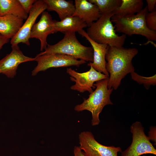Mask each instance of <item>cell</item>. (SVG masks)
<instances>
[{
    "instance_id": "cell-1",
    "label": "cell",
    "mask_w": 156,
    "mask_h": 156,
    "mask_svg": "<svg viewBox=\"0 0 156 156\" xmlns=\"http://www.w3.org/2000/svg\"><path fill=\"white\" fill-rule=\"evenodd\" d=\"M138 52L135 48L107 46L105 58L106 68L109 75L108 88L117 90L122 80L128 74L134 72L132 60Z\"/></svg>"
},
{
    "instance_id": "cell-2",
    "label": "cell",
    "mask_w": 156,
    "mask_h": 156,
    "mask_svg": "<svg viewBox=\"0 0 156 156\" xmlns=\"http://www.w3.org/2000/svg\"><path fill=\"white\" fill-rule=\"evenodd\" d=\"M108 78L97 81L94 86L96 89L90 94L88 98L84 99L81 104L76 105L75 111L80 112L85 110L90 112L92 114L91 124L98 125L100 122L99 115L104 107L107 105H113L110 99V95L113 89L108 88Z\"/></svg>"
},
{
    "instance_id": "cell-3",
    "label": "cell",
    "mask_w": 156,
    "mask_h": 156,
    "mask_svg": "<svg viewBox=\"0 0 156 156\" xmlns=\"http://www.w3.org/2000/svg\"><path fill=\"white\" fill-rule=\"evenodd\" d=\"M113 12L101 15L96 21L88 27L86 31L88 36L95 42L112 47H123L126 35L116 33L111 18Z\"/></svg>"
},
{
    "instance_id": "cell-4",
    "label": "cell",
    "mask_w": 156,
    "mask_h": 156,
    "mask_svg": "<svg viewBox=\"0 0 156 156\" xmlns=\"http://www.w3.org/2000/svg\"><path fill=\"white\" fill-rule=\"evenodd\" d=\"M146 6L138 13L122 17L113 15L111 18L114 24L116 32L122 33L126 35L134 34L144 37L148 43L156 41V31L149 29L147 27L145 17L148 12Z\"/></svg>"
},
{
    "instance_id": "cell-5",
    "label": "cell",
    "mask_w": 156,
    "mask_h": 156,
    "mask_svg": "<svg viewBox=\"0 0 156 156\" xmlns=\"http://www.w3.org/2000/svg\"><path fill=\"white\" fill-rule=\"evenodd\" d=\"M53 53L65 54L86 62H92L93 60L92 47H86L81 44L73 32L64 34L62 40L55 44H48L44 51L37 55Z\"/></svg>"
},
{
    "instance_id": "cell-6",
    "label": "cell",
    "mask_w": 156,
    "mask_h": 156,
    "mask_svg": "<svg viewBox=\"0 0 156 156\" xmlns=\"http://www.w3.org/2000/svg\"><path fill=\"white\" fill-rule=\"evenodd\" d=\"M130 131L132 134L131 143L121 152V156H140L147 154L156 155V149L145 134L141 122H134L130 127Z\"/></svg>"
},
{
    "instance_id": "cell-7",
    "label": "cell",
    "mask_w": 156,
    "mask_h": 156,
    "mask_svg": "<svg viewBox=\"0 0 156 156\" xmlns=\"http://www.w3.org/2000/svg\"><path fill=\"white\" fill-rule=\"evenodd\" d=\"M35 61L37 62V64L32 71L31 75L33 76L40 72L45 71L50 68L72 66L79 67L86 62L71 56L60 53L37 55L35 57Z\"/></svg>"
},
{
    "instance_id": "cell-8",
    "label": "cell",
    "mask_w": 156,
    "mask_h": 156,
    "mask_svg": "<svg viewBox=\"0 0 156 156\" xmlns=\"http://www.w3.org/2000/svg\"><path fill=\"white\" fill-rule=\"evenodd\" d=\"M79 147L86 156H118L120 147L107 146L98 142L90 131H84L79 135Z\"/></svg>"
},
{
    "instance_id": "cell-9",
    "label": "cell",
    "mask_w": 156,
    "mask_h": 156,
    "mask_svg": "<svg viewBox=\"0 0 156 156\" xmlns=\"http://www.w3.org/2000/svg\"><path fill=\"white\" fill-rule=\"evenodd\" d=\"M90 67L88 71L82 73L78 72L70 68H67L66 72L70 76V80L75 83L70 87L71 89L80 93L87 91L90 94L93 91L92 88H95L94 86V82L108 78L109 77L96 71L92 66Z\"/></svg>"
},
{
    "instance_id": "cell-10",
    "label": "cell",
    "mask_w": 156,
    "mask_h": 156,
    "mask_svg": "<svg viewBox=\"0 0 156 156\" xmlns=\"http://www.w3.org/2000/svg\"><path fill=\"white\" fill-rule=\"evenodd\" d=\"M47 9L43 0H36L33 5L29 15L16 35L11 39L12 46L18 45L21 43L29 46L30 34L38 16Z\"/></svg>"
},
{
    "instance_id": "cell-11",
    "label": "cell",
    "mask_w": 156,
    "mask_h": 156,
    "mask_svg": "<svg viewBox=\"0 0 156 156\" xmlns=\"http://www.w3.org/2000/svg\"><path fill=\"white\" fill-rule=\"evenodd\" d=\"M12 48L11 52L0 60V73L11 78L16 75V70L20 64L35 61V58L25 56L18 45L12 46Z\"/></svg>"
},
{
    "instance_id": "cell-12",
    "label": "cell",
    "mask_w": 156,
    "mask_h": 156,
    "mask_svg": "<svg viewBox=\"0 0 156 156\" xmlns=\"http://www.w3.org/2000/svg\"><path fill=\"white\" fill-rule=\"evenodd\" d=\"M53 20L51 15L45 11L42 13L39 21L33 26L30 34V38L39 39L40 42V50H45L48 44V36L54 33L53 25Z\"/></svg>"
},
{
    "instance_id": "cell-13",
    "label": "cell",
    "mask_w": 156,
    "mask_h": 156,
    "mask_svg": "<svg viewBox=\"0 0 156 156\" xmlns=\"http://www.w3.org/2000/svg\"><path fill=\"white\" fill-rule=\"evenodd\" d=\"M82 37H85L91 44L93 49V60L92 62L88 64L89 66H92L96 71L109 77V74L106 68L105 58L108 45L98 43L91 39L83 29L78 32Z\"/></svg>"
},
{
    "instance_id": "cell-14",
    "label": "cell",
    "mask_w": 156,
    "mask_h": 156,
    "mask_svg": "<svg viewBox=\"0 0 156 156\" xmlns=\"http://www.w3.org/2000/svg\"><path fill=\"white\" fill-rule=\"evenodd\" d=\"M75 11L72 16H77L85 22L88 27L97 20L101 15L95 4L86 0H75Z\"/></svg>"
},
{
    "instance_id": "cell-15",
    "label": "cell",
    "mask_w": 156,
    "mask_h": 156,
    "mask_svg": "<svg viewBox=\"0 0 156 156\" xmlns=\"http://www.w3.org/2000/svg\"><path fill=\"white\" fill-rule=\"evenodd\" d=\"M54 32H60L64 34L68 32H78L87 27L86 23L76 16H68L58 21L53 20Z\"/></svg>"
},
{
    "instance_id": "cell-16",
    "label": "cell",
    "mask_w": 156,
    "mask_h": 156,
    "mask_svg": "<svg viewBox=\"0 0 156 156\" xmlns=\"http://www.w3.org/2000/svg\"><path fill=\"white\" fill-rule=\"evenodd\" d=\"M24 20L11 15L0 16V34L10 39L18 32Z\"/></svg>"
},
{
    "instance_id": "cell-17",
    "label": "cell",
    "mask_w": 156,
    "mask_h": 156,
    "mask_svg": "<svg viewBox=\"0 0 156 156\" xmlns=\"http://www.w3.org/2000/svg\"><path fill=\"white\" fill-rule=\"evenodd\" d=\"M47 9L54 11L62 20L68 16H72L75 11V6L72 1L65 0H43Z\"/></svg>"
},
{
    "instance_id": "cell-18",
    "label": "cell",
    "mask_w": 156,
    "mask_h": 156,
    "mask_svg": "<svg viewBox=\"0 0 156 156\" xmlns=\"http://www.w3.org/2000/svg\"><path fill=\"white\" fill-rule=\"evenodd\" d=\"M28 14L18 0H0V16L11 15L26 20Z\"/></svg>"
},
{
    "instance_id": "cell-19",
    "label": "cell",
    "mask_w": 156,
    "mask_h": 156,
    "mask_svg": "<svg viewBox=\"0 0 156 156\" xmlns=\"http://www.w3.org/2000/svg\"><path fill=\"white\" fill-rule=\"evenodd\" d=\"M142 0H121L120 5L113 12L118 17L133 15L140 12L143 8Z\"/></svg>"
},
{
    "instance_id": "cell-20",
    "label": "cell",
    "mask_w": 156,
    "mask_h": 156,
    "mask_svg": "<svg viewBox=\"0 0 156 156\" xmlns=\"http://www.w3.org/2000/svg\"><path fill=\"white\" fill-rule=\"evenodd\" d=\"M90 2L96 5L101 15L113 12L119 7L121 0H89Z\"/></svg>"
},
{
    "instance_id": "cell-21",
    "label": "cell",
    "mask_w": 156,
    "mask_h": 156,
    "mask_svg": "<svg viewBox=\"0 0 156 156\" xmlns=\"http://www.w3.org/2000/svg\"><path fill=\"white\" fill-rule=\"evenodd\" d=\"M131 78L140 84H143L146 89H148L151 85H156V74L150 77L141 76L135 72L131 73Z\"/></svg>"
},
{
    "instance_id": "cell-22",
    "label": "cell",
    "mask_w": 156,
    "mask_h": 156,
    "mask_svg": "<svg viewBox=\"0 0 156 156\" xmlns=\"http://www.w3.org/2000/svg\"><path fill=\"white\" fill-rule=\"evenodd\" d=\"M145 21L147 27L150 29L156 31V10L148 12L145 17Z\"/></svg>"
},
{
    "instance_id": "cell-23",
    "label": "cell",
    "mask_w": 156,
    "mask_h": 156,
    "mask_svg": "<svg viewBox=\"0 0 156 156\" xmlns=\"http://www.w3.org/2000/svg\"><path fill=\"white\" fill-rule=\"evenodd\" d=\"M23 9L28 14H29L33 5L36 0H18Z\"/></svg>"
},
{
    "instance_id": "cell-24",
    "label": "cell",
    "mask_w": 156,
    "mask_h": 156,
    "mask_svg": "<svg viewBox=\"0 0 156 156\" xmlns=\"http://www.w3.org/2000/svg\"><path fill=\"white\" fill-rule=\"evenodd\" d=\"M156 129L155 126L151 127L148 132V137L150 140L156 143Z\"/></svg>"
},
{
    "instance_id": "cell-25",
    "label": "cell",
    "mask_w": 156,
    "mask_h": 156,
    "mask_svg": "<svg viewBox=\"0 0 156 156\" xmlns=\"http://www.w3.org/2000/svg\"><path fill=\"white\" fill-rule=\"evenodd\" d=\"M147 10L148 12H151L155 10L156 4V0H146Z\"/></svg>"
},
{
    "instance_id": "cell-26",
    "label": "cell",
    "mask_w": 156,
    "mask_h": 156,
    "mask_svg": "<svg viewBox=\"0 0 156 156\" xmlns=\"http://www.w3.org/2000/svg\"><path fill=\"white\" fill-rule=\"evenodd\" d=\"M73 153L74 156H86L79 146L74 147Z\"/></svg>"
},
{
    "instance_id": "cell-27",
    "label": "cell",
    "mask_w": 156,
    "mask_h": 156,
    "mask_svg": "<svg viewBox=\"0 0 156 156\" xmlns=\"http://www.w3.org/2000/svg\"><path fill=\"white\" fill-rule=\"evenodd\" d=\"M10 39L0 34V50L4 45L9 42Z\"/></svg>"
},
{
    "instance_id": "cell-28",
    "label": "cell",
    "mask_w": 156,
    "mask_h": 156,
    "mask_svg": "<svg viewBox=\"0 0 156 156\" xmlns=\"http://www.w3.org/2000/svg\"><path fill=\"white\" fill-rule=\"evenodd\" d=\"M142 156H146V155H143ZM151 156V155H150V156Z\"/></svg>"
}]
</instances>
